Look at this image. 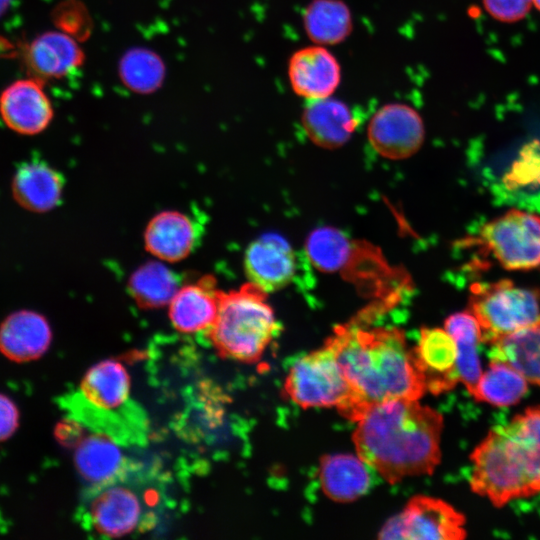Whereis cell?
I'll return each mask as SVG.
<instances>
[{"label": "cell", "mask_w": 540, "mask_h": 540, "mask_svg": "<svg viewBox=\"0 0 540 540\" xmlns=\"http://www.w3.org/2000/svg\"><path fill=\"white\" fill-rule=\"evenodd\" d=\"M352 389L345 418L358 421L371 406L392 399L419 400L427 391L414 350L395 327L338 326L326 342Z\"/></svg>", "instance_id": "6da1fadb"}, {"label": "cell", "mask_w": 540, "mask_h": 540, "mask_svg": "<svg viewBox=\"0 0 540 540\" xmlns=\"http://www.w3.org/2000/svg\"><path fill=\"white\" fill-rule=\"evenodd\" d=\"M443 416L414 399H392L368 408L356 421L357 455L387 482L431 475L441 461Z\"/></svg>", "instance_id": "7a4b0ae2"}, {"label": "cell", "mask_w": 540, "mask_h": 540, "mask_svg": "<svg viewBox=\"0 0 540 540\" xmlns=\"http://www.w3.org/2000/svg\"><path fill=\"white\" fill-rule=\"evenodd\" d=\"M470 459L471 489L496 507L540 492V405L492 428Z\"/></svg>", "instance_id": "3957f363"}, {"label": "cell", "mask_w": 540, "mask_h": 540, "mask_svg": "<svg viewBox=\"0 0 540 540\" xmlns=\"http://www.w3.org/2000/svg\"><path fill=\"white\" fill-rule=\"evenodd\" d=\"M161 500L153 478L143 468L127 463L113 479L92 487L85 514L94 531L120 537L151 528Z\"/></svg>", "instance_id": "277c9868"}, {"label": "cell", "mask_w": 540, "mask_h": 540, "mask_svg": "<svg viewBox=\"0 0 540 540\" xmlns=\"http://www.w3.org/2000/svg\"><path fill=\"white\" fill-rule=\"evenodd\" d=\"M278 332L264 290L251 282L236 290H220L218 314L208 336L222 356L256 362Z\"/></svg>", "instance_id": "5b68a950"}, {"label": "cell", "mask_w": 540, "mask_h": 540, "mask_svg": "<svg viewBox=\"0 0 540 540\" xmlns=\"http://www.w3.org/2000/svg\"><path fill=\"white\" fill-rule=\"evenodd\" d=\"M468 310L480 325L482 341L491 344L540 323V290L510 279L476 282L470 287Z\"/></svg>", "instance_id": "8992f818"}, {"label": "cell", "mask_w": 540, "mask_h": 540, "mask_svg": "<svg viewBox=\"0 0 540 540\" xmlns=\"http://www.w3.org/2000/svg\"><path fill=\"white\" fill-rule=\"evenodd\" d=\"M284 392L302 408L335 407L343 417L353 400L352 389L327 343L292 365Z\"/></svg>", "instance_id": "52a82bcc"}, {"label": "cell", "mask_w": 540, "mask_h": 540, "mask_svg": "<svg viewBox=\"0 0 540 540\" xmlns=\"http://www.w3.org/2000/svg\"><path fill=\"white\" fill-rule=\"evenodd\" d=\"M476 243L506 270L540 269V214L508 210L481 227Z\"/></svg>", "instance_id": "ba28073f"}, {"label": "cell", "mask_w": 540, "mask_h": 540, "mask_svg": "<svg viewBox=\"0 0 540 540\" xmlns=\"http://www.w3.org/2000/svg\"><path fill=\"white\" fill-rule=\"evenodd\" d=\"M465 518L447 502L417 495L404 509L388 519L379 539L460 540L466 537Z\"/></svg>", "instance_id": "9c48e42d"}, {"label": "cell", "mask_w": 540, "mask_h": 540, "mask_svg": "<svg viewBox=\"0 0 540 540\" xmlns=\"http://www.w3.org/2000/svg\"><path fill=\"white\" fill-rule=\"evenodd\" d=\"M425 129L421 116L400 103L381 107L368 125V139L381 156L400 160L415 154L423 144Z\"/></svg>", "instance_id": "30bf717a"}, {"label": "cell", "mask_w": 540, "mask_h": 540, "mask_svg": "<svg viewBox=\"0 0 540 540\" xmlns=\"http://www.w3.org/2000/svg\"><path fill=\"white\" fill-rule=\"evenodd\" d=\"M299 259L289 242L275 233L255 239L246 249L244 271L249 282L266 293L289 285L297 275Z\"/></svg>", "instance_id": "8fae6325"}, {"label": "cell", "mask_w": 540, "mask_h": 540, "mask_svg": "<svg viewBox=\"0 0 540 540\" xmlns=\"http://www.w3.org/2000/svg\"><path fill=\"white\" fill-rule=\"evenodd\" d=\"M0 116L11 130L35 135L50 124L53 107L37 79H20L0 94Z\"/></svg>", "instance_id": "7c38bea8"}, {"label": "cell", "mask_w": 540, "mask_h": 540, "mask_svg": "<svg viewBox=\"0 0 540 540\" xmlns=\"http://www.w3.org/2000/svg\"><path fill=\"white\" fill-rule=\"evenodd\" d=\"M203 225L179 211L155 215L144 232L145 248L158 259L178 262L189 256L200 244Z\"/></svg>", "instance_id": "4fadbf2b"}, {"label": "cell", "mask_w": 540, "mask_h": 540, "mask_svg": "<svg viewBox=\"0 0 540 540\" xmlns=\"http://www.w3.org/2000/svg\"><path fill=\"white\" fill-rule=\"evenodd\" d=\"M130 380L125 368L116 361L106 360L92 367L85 375L80 387L79 407L76 410L102 412L91 420L116 416L129 400ZM118 417V416H117Z\"/></svg>", "instance_id": "5bb4252c"}, {"label": "cell", "mask_w": 540, "mask_h": 540, "mask_svg": "<svg viewBox=\"0 0 540 540\" xmlns=\"http://www.w3.org/2000/svg\"><path fill=\"white\" fill-rule=\"evenodd\" d=\"M288 77L293 91L306 100L330 97L341 80L337 59L323 46L296 51L289 60Z\"/></svg>", "instance_id": "9a60e30c"}, {"label": "cell", "mask_w": 540, "mask_h": 540, "mask_svg": "<svg viewBox=\"0 0 540 540\" xmlns=\"http://www.w3.org/2000/svg\"><path fill=\"white\" fill-rule=\"evenodd\" d=\"M220 303V290L211 275L179 288L169 303V317L175 329L193 334L208 332L215 322Z\"/></svg>", "instance_id": "2e32d148"}, {"label": "cell", "mask_w": 540, "mask_h": 540, "mask_svg": "<svg viewBox=\"0 0 540 540\" xmlns=\"http://www.w3.org/2000/svg\"><path fill=\"white\" fill-rule=\"evenodd\" d=\"M413 350L427 391L437 395L452 389L459 382L457 346L445 329L422 328Z\"/></svg>", "instance_id": "e0dca14e"}, {"label": "cell", "mask_w": 540, "mask_h": 540, "mask_svg": "<svg viewBox=\"0 0 540 540\" xmlns=\"http://www.w3.org/2000/svg\"><path fill=\"white\" fill-rule=\"evenodd\" d=\"M51 339L48 321L34 311H16L0 325V352L14 362L38 359L49 348Z\"/></svg>", "instance_id": "ac0fdd59"}, {"label": "cell", "mask_w": 540, "mask_h": 540, "mask_svg": "<svg viewBox=\"0 0 540 540\" xmlns=\"http://www.w3.org/2000/svg\"><path fill=\"white\" fill-rule=\"evenodd\" d=\"M301 121L308 138L326 149L344 145L358 125L348 106L331 96L307 100Z\"/></svg>", "instance_id": "d6986e66"}, {"label": "cell", "mask_w": 540, "mask_h": 540, "mask_svg": "<svg viewBox=\"0 0 540 540\" xmlns=\"http://www.w3.org/2000/svg\"><path fill=\"white\" fill-rule=\"evenodd\" d=\"M65 179L50 165L33 161L22 164L12 181L16 202L32 212H47L59 205Z\"/></svg>", "instance_id": "ffe728a7"}, {"label": "cell", "mask_w": 540, "mask_h": 540, "mask_svg": "<svg viewBox=\"0 0 540 540\" xmlns=\"http://www.w3.org/2000/svg\"><path fill=\"white\" fill-rule=\"evenodd\" d=\"M368 467L358 455L323 456L319 466L323 493L336 502H351L360 498L371 485Z\"/></svg>", "instance_id": "44dd1931"}, {"label": "cell", "mask_w": 540, "mask_h": 540, "mask_svg": "<svg viewBox=\"0 0 540 540\" xmlns=\"http://www.w3.org/2000/svg\"><path fill=\"white\" fill-rule=\"evenodd\" d=\"M27 61L38 76L60 78L81 65L83 53L75 40L67 34L48 31L30 43Z\"/></svg>", "instance_id": "7402d4cb"}, {"label": "cell", "mask_w": 540, "mask_h": 540, "mask_svg": "<svg viewBox=\"0 0 540 540\" xmlns=\"http://www.w3.org/2000/svg\"><path fill=\"white\" fill-rule=\"evenodd\" d=\"M444 329L452 336L457 346V372L461 382L472 395L482 375L478 355V344L482 332L475 316L468 310L450 315Z\"/></svg>", "instance_id": "603a6c76"}, {"label": "cell", "mask_w": 540, "mask_h": 540, "mask_svg": "<svg viewBox=\"0 0 540 540\" xmlns=\"http://www.w3.org/2000/svg\"><path fill=\"white\" fill-rule=\"evenodd\" d=\"M75 462L80 474L93 486L113 479L127 464L119 445L104 433L81 440Z\"/></svg>", "instance_id": "cb8c5ba5"}, {"label": "cell", "mask_w": 540, "mask_h": 540, "mask_svg": "<svg viewBox=\"0 0 540 540\" xmlns=\"http://www.w3.org/2000/svg\"><path fill=\"white\" fill-rule=\"evenodd\" d=\"M490 357L506 362L528 382L540 385V323L491 343Z\"/></svg>", "instance_id": "d4e9b609"}, {"label": "cell", "mask_w": 540, "mask_h": 540, "mask_svg": "<svg viewBox=\"0 0 540 540\" xmlns=\"http://www.w3.org/2000/svg\"><path fill=\"white\" fill-rule=\"evenodd\" d=\"M180 287V276L155 261L135 270L128 282L129 293L141 308H160L169 304Z\"/></svg>", "instance_id": "484cf974"}, {"label": "cell", "mask_w": 540, "mask_h": 540, "mask_svg": "<svg viewBox=\"0 0 540 540\" xmlns=\"http://www.w3.org/2000/svg\"><path fill=\"white\" fill-rule=\"evenodd\" d=\"M308 37L319 45L342 42L352 29V18L345 3L339 0H314L303 16Z\"/></svg>", "instance_id": "4316f807"}, {"label": "cell", "mask_w": 540, "mask_h": 540, "mask_svg": "<svg viewBox=\"0 0 540 540\" xmlns=\"http://www.w3.org/2000/svg\"><path fill=\"white\" fill-rule=\"evenodd\" d=\"M527 382L526 378L511 365L491 360L472 396L477 401L495 406L514 405L526 394Z\"/></svg>", "instance_id": "83f0119b"}, {"label": "cell", "mask_w": 540, "mask_h": 540, "mask_svg": "<svg viewBox=\"0 0 540 540\" xmlns=\"http://www.w3.org/2000/svg\"><path fill=\"white\" fill-rule=\"evenodd\" d=\"M353 245L340 230L332 227H321L314 230L307 239V259L318 270L339 271L348 266Z\"/></svg>", "instance_id": "f1b7e54d"}, {"label": "cell", "mask_w": 540, "mask_h": 540, "mask_svg": "<svg viewBox=\"0 0 540 540\" xmlns=\"http://www.w3.org/2000/svg\"><path fill=\"white\" fill-rule=\"evenodd\" d=\"M123 82L136 92H151L162 82L164 65L153 52L135 49L128 52L120 63Z\"/></svg>", "instance_id": "f546056e"}, {"label": "cell", "mask_w": 540, "mask_h": 540, "mask_svg": "<svg viewBox=\"0 0 540 540\" xmlns=\"http://www.w3.org/2000/svg\"><path fill=\"white\" fill-rule=\"evenodd\" d=\"M505 182L509 186H527L540 182V142L526 144L518 159L507 173Z\"/></svg>", "instance_id": "4dcf8cb0"}, {"label": "cell", "mask_w": 540, "mask_h": 540, "mask_svg": "<svg viewBox=\"0 0 540 540\" xmlns=\"http://www.w3.org/2000/svg\"><path fill=\"white\" fill-rule=\"evenodd\" d=\"M486 12L495 20L514 23L523 19L533 4L532 0H482Z\"/></svg>", "instance_id": "1f68e13d"}, {"label": "cell", "mask_w": 540, "mask_h": 540, "mask_svg": "<svg viewBox=\"0 0 540 540\" xmlns=\"http://www.w3.org/2000/svg\"><path fill=\"white\" fill-rule=\"evenodd\" d=\"M19 426V410L7 396L0 394V442L9 439Z\"/></svg>", "instance_id": "d6a6232c"}, {"label": "cell", "mask_w": 540, "mask_h": 540, "mask_svg": "<svg viewBox=\"0 0 540 540\" xmlns=\"http://www.w3.org/2000/svg\"><path fill=\"white\" fill-rule=\"evenodd\" d=\"M10 3H11V0H0V18L8 9Z\"/></svg>", "instance_id": "836d02e7"}, {"label": "cell", "mask_w": 540, "mask_h": 540, "mask_svg": "<svg viewBox=\"0 0 540 540\" xmlns=\"http://www.w3.org/2000/svg\"><path fill=\"white\" fill-rule=\"evenodd\" d=\"M532 2L536 9L540 11V0H532Z\"/></svg>", "instance_id": "e575fe53"}]
</instances>
